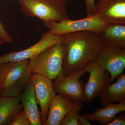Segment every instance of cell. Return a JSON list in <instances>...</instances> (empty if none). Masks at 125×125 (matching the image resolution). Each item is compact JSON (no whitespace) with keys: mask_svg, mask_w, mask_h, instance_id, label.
Returning <instances> with one entry per match:
<instances>
[{"mask_svg":"<svg viewBox=\"0 0 125 125\" xmlns=\"http://www.w3.org/2000/svg\"><path fill=\"white\" fill-rule=\"evenodd\" d=\"M61 38L67 47L63 64V75L83 69L94 62L104 45L100 34L91 31L68 33L62 36Z\"/></svg>","mask_w":125,"mask_h":125,"instance_id":"obj_1","label":"cell"},{"mask_svg":"<svg viewBox=\"0 0 125 125\" xmlns=\"http://www.w3.org/2000/svg\"><path fill=\"white\" fill-rule=\"evenodd\" d=\"M29 60L9 62L0 64V93L1 96L17 97L30 82L32 74Z\"/></svg>","mask_w":125,"mask_h":125,"instance_id":"obj_2","label":"cell"},{"mask_svg":"<svg viewBox=\"0 0 125 125\" xmlns=\"http://www.w3.org/2000/svg\"><path fill=\"white\" fill-rule=\"evenodd\" d=\"M66 52V45L62 42L49 47L30 59L31 73L42 75L52 80L63 75V64Z\"/></svg>","mask_w":125,"mask_h":125,"instance_id":"obj_3","label":"cell"},{"mask_svg":"<svg viewBox=\"0 0 125 125\" xmlns=\"http://www.w3.org/2000/svg\"><path fill=\"white\" fill-rule=\"evenodd\" d=\"M21 10L27 17L44 22H60L69 19L67 0H18Z\"/></svg>","mask_w":125,"mask_h":125,"instance_id":"obj_4","label":"cell"},{"mask_svg":"<svg viewBox=\"0 0 125 125\" xmlns=\"http://www.w3.org/2000/svg\"><path fill=\"white\" fill-rule=\"evenodd\" d=\"M44 25L53 34L61 37L67 34L85 31L101 34L109 24L94 14L81 19L71 20L68 19L60 22H46Z\"/></svg>","mask_w":125,"mask_h":125,"instance_id":"obj_5","label":"cell"},{"mask_svg":"<svg viewBox=\"0 0 125 125\" xmlns=\"http://www.w3.org/2000/svg\"><path fill=\"white\" fill-rule=\"evenodd\" d=\"M94 62L109 72L111 82L123 73L125 67V48L104 45L97 54Z\"/></svg>","mask_w":125,"mask_h":125,"instance_id":"obj_6","label":"cell"},{"mask_svg":"<svg viewBox=\"0 0 125 125\" xmlns=\"http://www.w3.org/2000/svg\"><path fill=\"white\" fill-rule=\"evenodd\" d=\"M86 72L84 69L57 77L52 83L54 91L73 101L85 102L84 84L80 79Z\"/></svg>","mask_w":125,"mask_h":125,"instance_id":"obj_7","label":"cell"},{"mask_svg":"<svg viewBox=\"0 0 125 125\" xmlns=\"http://www.w3.org/2000/svg\"><path fill=\"white\" fill-rule=\"evenodd\" d=\"M62 42L61 37L54 35L49 30L43 34L36 44L27 49L19 52H10L0 56V64L9 62L30 60L49 47Z\"/></svg>","mask_w":125,"mask_h":125,"instance_id":"obj_8","label":"cell"},{"mask_svg":"<svg viewBox=\"0 0 125 125\" xmlns=\"http://www.w3.org/2000/svg\"><path fill=\"white\" fill-rule=\"evenodd\" d=\"M30 82L33 86L36 101L41 108L42 125L46 120L49 106L56 93L52 87V80L42 75L33 73Z\"/></svg>","mask_w":125,"mask_h":125,"instance_id":"obj_9","label":"cell"},{"mask_svg":"<svg viewBox=\"0 0 125 125\" xmlns=\"http://www.w3.org/2000/svg\"><path fill=\"white\" fill-rule=\"evenodd\" d=\"M84 69L89 74L88 81L84 84L85 102L90 103L111 82L109 72L102 69L94 62H90Z\"/></svg>","mask_w":125,"mask_h":125,"instance_id":"obj_10","label":"cell"},{"mask_svg":"<svg viewBox=\"0 0 125 125\" xmlns=\"http://www.w3.org/2000/svg\"><path fill=\"white\" fill-rule=\"evenodd\" d=\"M94 14L108 24H125V0H98Z\"/></svg>","mask_w":125,"mask_h":125,"instance_id":"obj_11","label":"cell"},{"mask_svg":"<svg viewBox=\"0 0 125 125\" xmlns=\"http://www.w3.org/2000/svg\"><path fill=\"white\" fill-rule=\"evenodd\" d=\"M74 101L59 94L56 95L50 106L46 120L43 125H61L63 119L69 112Z\"/></svg>","mask_w":125,"mask_h":125,"instance_id":"obj_12","label":"cell"},{"mask_svg":"<svg viewBox=\"0 0 125 125\" xmlns=\"http://www.w3.org/2000/svg\"><path fill=\"white\" fill-rule=\"evenodd\" d=\"M23 111L31 125H42L41 112L39 110L33 86L30 83L27 84L22 93L19 95Z\"/></svg>","mask_w":125,"mask_h":125,"instance_id":"obj_13","label":"cell"},{"mask_svg":"<svg viewBox=\"0 0 125 125\" xmlns=\"http://www.w3.org/2000/svg\"><path fill=\"white\" fill-rule=\"evenodd\" d=\"M116 78V82L109 84L99 95L102 106L125 100V74Z\"/></svg>","mask_w":125,"mask_h":125,"instance_id":"obj_14","label":"cell"},{"mask_svg":"<svg viewBox=\"0 0 125 125\" xmlns=\"http://www.w3.org/2000/svg\"><path fill=\"white\" fill-rule=\"evenodd\" d=\"M96 109L94 112L84 115L91 121H97L102 125L111 123L117 114L125 111V100L118 104H110Z\"/></svg>","mask_w":125,"mask_h":125,"instance_id":"obj_15","label":"cell"},{"mask_svg":"<svg viewBox=\"0 0 125 125\" xmlns=\"http://www.w3.org/2000/svg\"><path fill=\"white\" fill-rule=\"evenodd\" d=\"M19 96L0 98V125H9L16 114L23 109Z\"/></svg>","mask_w":125,"mask_h":125,"instance_id":"obj_16","label":"cell"},{"mask_svg":"<svg viewBox=\"0 0 125 125\" xmlns=\"http://www.w3.org/2000/svg\"><path fill=\"white\" fill-rule=\"evenodd\" d=\"M100 35L104 45L125 48V24H109Z\"/></svg>","mask_w":125,"mask_h":125,"instance_id":"obj_17","label":"cell"},{"mask_svg":"<svg viewBox=\"0 0 125 125\" xmlns=\"http://www.w3.org/2000/svg\"><path fill=\"white\" fill-rule=\"evenodd\" d=\"M83 108L82 101H74L73 105L69 112L63 119L62 125H79L78 117Z\"/></svg>","mask_w":125,"mask_h":125,"instance_id":"obj_18","label":"cell"},{"mask_svg":"<svg viewBox=\"0 0 125 125\" xmlns=\"http://www.w3.org/2000/svg\"><path fill=\"white\" fill-rule=\"evenodd\" d=\"M9 125H31L24 112L21 111L16 114Z\"/></svg>","mask_w":125,"mask_h":125,"instance_id":"obj_19","label":"cell"},{"mask_svg":"<svg viewBox=\"0 0 125 125\" xmlns=\"http://www.w3.org/2000/svg\"><path fill=\"white\" fill-rule=\"evenodd\" d=\"M1 0H0V1ZM0 40L4 43H12L13 39L5 29L4 25L0 19Z\"/></svg>","mask_w":125,"mask_h":125,"instance_id":"obj_20","label":"cell"},{"mask_svg":"<svg viewBox=\"0 0 125 125\" xmlns=\"http://www.w3.org/2000/svg\"><path fill=\"white\" fill-rule=\"evenodd\" d=\"M95 0H85L86 12L87 16H89L94 14V9L96 4Z\"/></svg>","mask_w":125,"mask_h":125,"instance_id":"obj_21","label":"cell"},{"mask_svg":"<svg viewBox=\"0 0 125 125\" xmlns=\"http://www.w3.org/2000/svg\"><path fill=\"white\" fill-rule=\"evenodd\" d=\"M125 115L122 113L120 115L114 117L112 122L107 125H125Z\"/></svg>","mask_w":125,"mask_h":125,"instance_id":"obj_22","label":"cell"},{"mask_svg":"<svg viewBox=\"0 0 125 125\" xmlns=\"http://www.w3.org/2000/svg\"><path fill=\"white\" fill-rule=\"evenodd\" d=\"M78 123L79 125H92L89 120L84 115L79 114L78 117Z\"/></svg>","mask_w":125,"mask_h":125,"instance_id":"obj_23","label":"cell"},{"mask_svg":"<svg viewBox=\"0 0 125 125\" xmlns=\"http://www.w3.org/2000/svg\"><path fill=\"white\" fill-rule=\"evenodd\" d=\"M4 44H5V43L4 42H2V40H0V45H2Z\"/></svg>","mask_w":125,"mask_h":125,"instance_id":"obj_24","label":"cell"},{"mask_svg":"<svg viewBox=\"0 0 125 125\" xmlns=\"http://www.w3.org/2000/svg\"><path fill=\"white\" fill-rule=\"evenodd\" d=\"M1 97V94L0 93V98Z\"/></svg>","mask_w":125,"mask_h":125,"instance_id":"obj_25","label":"cell"},{"mask_svg":"<svg viewBox=\"0 0 125 125\" xmlns=\"http://www.w3.org/2000/svg\"><path fill=\"white\" fill-rule=\"evenodd\" d=\"M17 0V1H18V0Z\"/></svg>","mask_w":125,"mask_h":125,"instance_id":"obj_26","label":"cell"}]
</instances>
